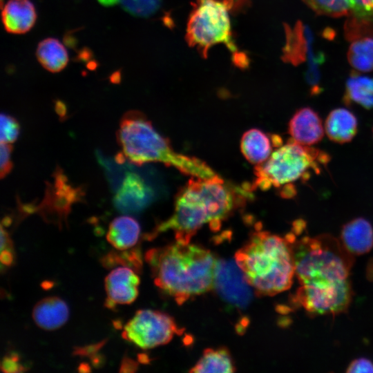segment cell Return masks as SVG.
I'll return each instance as SVG.
<instances>
[{"mask_svg": "<svg viewBox=\"0 0 373 373\" xmlns=\"http://www.w3.org/2000/svg\"><path fill=\"white\" fill-rule=\"evenodd\" d=\"M104 341L99 343L93 345H88L86 347H77L75 350V354L80 356H88L90 354H95L97 350L103 345Z\"/></svg>", "mask_w": 373, "mask_h": 373, "instance_id": "cell-34", "label": "cell"}, {"mask_svg": "<svg viewBox=\"0 0 373 373\" xmlns=\"http://www.w3.org/2000/svg\"><path fill=\"white\" fill-rule=\"evenodd\" d=\"M1 166L0 175L3 179L7 176L12 169L11 153L12 147L10 144L1 142Z\"/></svg>", "mask_w": 373, "mask_h": 373, "instance_id": "cell-31", "label": "cell"}, {"mask_svg": "<svg viewBox=\"0 0 373 373\" xmlns=\"http://www.w3.org/2000/svg\"><path fill=\"white\" fill-rule=\"evenodd\" d=\"M236 367L232 358L225 348L204 350L198 363L191 368V372H233Z\"/></svg>", "mask_w": 373, "mask_h": 373, "instance_id": "cell-22", "label": "cell"}, {"mask_svg": "<svg viewBox=\"0 0 373 373\" xmlns=\"http://www.w3.org/2000/svg\"><path fill=\"white\" fill-rule=\"evenodd\" d=\"M329 160L327 153L291 139L274 151L266 161L255 166V180L251 189L267 191L299 179L307 180L312 171L319 174L321 166Z\"/></svg>", "mask_w": 373, "mask_h": 373, "instance_id": "cell-6", "label": "cell"}, {"mask_svg": "<svg viewBox=\"0 0 373 373\" xmlns=\"http://www.w3.org/2000/svg\"><path fill=\"white\" fill-rule=\"evenodd\" d=\"M140 232V224L135 219L128 216H121L110 223L106 239L117 250H126L137 244Z\"/></svg>", "mask_w": 373, "mask_h": 373, "instance_id": "cell-17", "label": "cell"}, {"mask_svg": "<svg viewBox=\"0 0 373 373\" xmlns=\"http://www.w3.org/2000/svg\"><path fill=\"white\" fill-rule=\"evenodd\" d=\"M117 140L121 149L116 157L118 163L127 161L141 166L160 162L195 178L210 180L220 176L200 159L175 151L169 140L139 111H131L123 115Z\"/></svg>", "mask_w": 373, "mask_h": 373, "instance_id": "cell-5", "label": "cell"}, {"mask_svg": "<svg viewBox=\"0 0 373 373\" xmlns=\"http://www.w3.org/2000/svg\"><path fill=\"white\" fill-rule=\"evenodd\" d=\"M123 8L131 15L147 17L160 8L162 0H120Z\"/></svg>", "mask_w": 373, "mask_h": 373, "instance_id": "cell-28", "label": "cell"}, {"mask_svg": "<svg viewBox=\"0 0 373 373\" xmlns=\"http://www.w3.org/2000/svg\"><path fill=\"white\" fill-rule=\"evenodd\" d=\"M250 287L237 263L231 260H217L213 287L223 300L243 309L252 298Z\"/></svg>", "mask_w": 373, "mask_h": 373, "instance_id": "cell-9", "label": "cell"}, {"mask_svg": "<svg viewBox=\"0 0 373 373\" xmlns=\"http://www.w3.org/2000/svg\"><path fill=\"white\" fill-rule=\"evenodd\" d=\"M325 130L328 138L336 143L352 140L358 131V121L352 112L344 108L332 110L327 117Z\"/></svg>", "mask_w": 373, "mask_h": 373, "instance_id": "cell-16", "label": "cell"}, {"mask_svg": "<svg viewBox=\"0 0 373 373\" xmlns=\"http://www.w3.org/2000/svg\"><path fill=\"white\" fill-rule=\"evenodd\" d=\"M247 190L228 184L220 178H192L179 191L171 216L156 229L157 233L172 230L176 242L188 244L205 224L216 231L243 202Z\"/></svg>", "mask_w": 373, "mask_h": 373, "instance_id": "cell-2", "label": "cell"}, {"mask_svg": "<svg viewBox=\"0 0 373 373\" xmlns=\"http://www.w3.org/2000/svg\"><path fill=\"white\" fill-rule=\"evenodd\" d=\"M230 10L225 0H196L189 16L186 41L204 57L213 46L224 44L232 54L235 64L245 67L248 64L247 57L238 50L233 39Z\"/></svg>", "mask_w": 373, "mask_h": 373, "instance_id": "cell-7", "label": "cell"}, {"mask_svg": "<svg viewBox=\"0 0 373 373\" xmlns=\"http://www.w3.org/2000/svg\"><path fill=\"white\" fill-rule=\"evenodd\" d=\"M347 60L359 71L373 70V39L364 37L353 41L348 49Z\"/></svg>", "mask_w": 373, "mask_h": 373, "instance_id": "cell-23", "label": "cell"}, {"mask_svg": "<svg viewBox=\"0 0 373 373\" xmlns=\"http://www.w3.org/2000/svg\"><path fill=\"white\" fill-rule=\"evenodd\" d=\"M151 191L136 173H127L113 199L115 207L123 213L140 211L149 203Z\"/></svg>", "mask_w": 373, "mask_h": 373, "instance_id": "cell-11", "label": "cell"}, {"mask_svg": "<svg viewBox=\"0 0 373 373\" xmlns=\"http://www.w3.org/2000/svg\"><path fill=\"white\" fill-rule=\"evenodd\" d=\"M370 1H372V2H373V0H370Z\"/></svg>", "mask_w": 373, "mask_h": 373, "instance_id": "cell-39", "label": "cell"}, {"mask_svg": "<svg viewBox=\"0 0 373 373\" xmlns=\"http://www.w3.org/2000/svg\"><path fill=\"white\" fill-rule=\"evenodd\" d=\"M145 259L155 284L178 304L213 288L217 260L202 247L176 242L148 251Z\"/></svg>", "mask_w": 373, "mask_h": 373, "instance_id": "cell-3", "label": "cell"}, {"mask_svg": "<svg viewBox=\"0 0 373 373\" xmlns=\"http://www.w3.org/2000/svg\"><path fill=\"white\" fill-rule=\"evenodd\" d=\"M286 44L283 50V60L294 66L307 61L310 28L298 21L291 28L285 25Z\"/></svg>", "mask_w": 373, "mask_h": 373, "instance_id": "cell-18", "label": "cell"}, {"mask_svg": "<svg viewBox=\"0 0 373 373\" xmlns=\"http://www.w3.org/2000/svg\"><path fill=\"white\" fill-rule=\"evenodd\" d=\"M344 103L359 104L366 109L373 108V78L352 74L347 79Z\"/></svg>", "mask_w": 373, "mask_h": 373, "instance_id": "cell-21", "label": "cell"}, {"mask_svg": "<svg viewBox=\"0 0 373 373\" xmlns=\"http://www.w3.org/2000/svg\"><path fill=\"white\" fill-rule=\"evenodd\" d=\"M316 14L332 17L347 16L350 12V0H303Z\"/></svg>", "mask_w": 373, "mask_h": 373, "instance_id": "cell-26", "label": "cell"}, {"mask_svg": "<svg viewBox=\"0 0 373 373\" xmlns=\"http://www.w3.org/2000/svg\"><path fill=\"white\" fill-rule=\"evenodd\" d=\"M39 64L50 73H59L66 68L68 55L65 46L57 39L48 37L41 41L36 49Z\"/></svg>", "mask_w": 373, "mask_h": 373, "instance_id": "cell-19", "label": "cell"}, {"mask_svg": "<svg viewBox=\"0 0 373 373\" xmlns=\"http://www.w3.org/2000/svg\"><path fill=\"white\" fill-rule=\"evenodd\" d=\"M1 18L8 32L21 35L34 26L37 12L30 0H8L2 9Z\"/></svg>", "mask_w": 373, "mask_h": 373, "instance_id": "cell-13", "label": "cell"}, {"mask_svg": "<svg viewBox=\"0 0 373 373\" xmlns=\"http://www.w3.org/2000/svg\"><path fill=\"white\" fill-rule=\"evenodd\" d=\"M271 139L262 131L253 128L244 133L240 142L241 151L251 164H259L271 154Z\"/></svg>", "mask_w": 373, "mask_h": 373, "instance_id": "cell-20", "label": "cell"}, {"mask_svg": "<svg viewBox=\"0 0 373 373\" xmlns=\"http://www.w3.org/2000/svg\"><path fill=\"white\" fill-rule=\"evenodd\" d=\"M182 330L168 314L142 309L124 325L122 336L142 349H151L169 343Z\"/></svg>", "mask_w": 373, "mask_h": 373, "instance_id": "cell-8", "label": "cell"}, {"mask_svg": "<svg viewBox=\"0 0 373 373\" xmlns=\"http://www.w3.org/2000/svg\"><path fill=\"white\" fill-rule=\"evenodd\" d=\"M307 69L305 73V79L309 86V92L312 95H317L322 90L321 82L320 66L325 61L323 52H315L313 46H310L307 55Z\"/></svg>", "mask_w": 373, "mask_h": 373, "instance_id": "cell-25", "label": "cell"}, {"mask_svg": "<svg viewBox=\"0 0 373 373\" xmlns=\"http://www.w3.org/2000/svg\"><path fill=\"white\" fill-rule=\"evenodd\" d=\"M102 262L106 267L120 265L122 267H130L136 272L142 267L141 255L137 249L111 251L102 258Z\"/></svg>", "mask_w": 373, "mask_h": 373, "instance_id": "cell-27", "label": "cell"}, {"mask_svg": "<svg viewBox=\"0 0 373 373\" xmlns=\"http://www.w3.org/2000/svg\"><path fill=\"white\" fill-rule=\"evenodd\" d=\"M20 133V126L18 121L12 116L6 113L1 114V142L11 144L15 142Z\"/></svg>", "mask_w": 373, "mask_h": 373, "instance_id": "cell-29", "label": "cell"}, {"mask_svg": "<svg viewBox=\"0 0 373 373\" xmlns=\"http://www.w3.org/2000/svg\"><path fill=\"white\" fill-rule=\"evenodd\" d=\"M69 309L64 300L57 296L44 298L37 302L32 310V318L41 329L53 330L67 321Z\"/></svg>", "mask_w": 373, "mask_h": 373, "instance_id": "cell-15", "label": "cell"}, {"mask_svg": "<svg viewBox=\"0 0 373 373\" xmlns=\"http://www.w3.org/2000/svg\"><path fill=\"white\" fill-rule=\"evenodd\" d=\"M104 6H112L119 3L120 0H97Z\"/></svg>", "mask_w": 373, "mask_h": 373, "instance_id": "cell-38", "label": "cell"}, {"mask_svg": "<svg viewBox=\"0 0 373 373\" xmlns=\"http://www.w3.org/2000/svg\"><path fill=\"white\" fill-rule=\"evenodd\" d=\"M139 284L140 278L133 269L122 266L113 269L105 278L106 306L113 308L133 303L137 297Z\"/></svg>", "mask_w": 373, "mask_h": 373, "instance_id": "cell-10", "label": "cell"}, {"mask_svg": "<svg viewBox=\"0 0 373 373\" xmlns=\"http://www.w3.org/2000/svg\"><path fill=\"white\" fill-rule=\"evenodd\" d=\"M344 26L345 38L354 41L364 37H373V13L364 16L348 15Z\"/></svg>", "mask_w": 373, "mask_h": 373, "instance_id": "cell-24", "label": "cell"}, {"mask_svg": "<svg viewBox=\"0 0 373 373\" xmlns=\"http://www.w3.org/2000/svg\"><path fill=\"white\" fill-rule=\"evenodd\" d=\"M295 238L294 232L283 238L258 230L236 252V262L257 294L274 296L291 287L295 276Z\"/></svg>", "mask_w": 373, "mask_h": 373, "instance_id": "cell-4", "label": "cell"}, {"mask_svg": "<svg viewBox=\"0 0 373 373\" xmlns=\"http://www.w3.org/2000/svg\"><path fill=\"white\" fill-rule=\"evenodd\" d=\"M9 223L10 218H5L2 220L1 227V262L5 266H10L14 260L12 242L6 230V227Z\"/></svg>", "mask_w": 373, "mask_h": 373, "instance_id": "cell-30", "label": "cell"}, {"mask_svg": "<svg viewBox=\"0 0 373 373\" xmlns=\"http://www.w3.org/2000/svg\"><path fill=\"white\" fill-rule=\"evenodd\" d=\"M346 372H373V363L366 358H358L348 365Z\"/></svg>", "mask_w": 373, "mask_h": 373, "instance_id": "cell-33", "label": "cell"}, {"mask_svg": "<svg viewBox=\"0 0 373 373\" xmlns=\"http://www.w3.org/2000/svg\"><path fill=\"white\" fill-rule=\"evenodd\" d=\"M288 132L292 140L305 146L318 143L324 135L321 118L309 107L296 111L289 122Z\"/></svg>", "mask_w": 373, "mask_h": 373, "instance_id": "cell-12", "label": "cell"}, {"mask_svg": "<svg viewBox=\"0 0 373 373\" xmlns=\"http://www.w3.org/2000/svg\"><path fill=\"white\" fill-rule=\"evenodd\" d=\"M1 370L4 372H21L26 370L19 360V357L15 353H11L5 356L1 364Z\"/></svg>", "mask_w": 373, "mask_h": 373, "instance_id": "cell-32", "label": "cell"}, {"mask_svg": "<svg viewBox=\"0 0 373 373\" xmlns=\"http://www.w3.org/2000/svg\"><path fill=\"white\" fill-rule=\"evenodd\" d=\"M228 3L230 10H240L245 5L248 4L249 0H225Z\"/></svg>", "mask_w": 373, "mask_h": 373, "instance_id": "cell-36", "label": "cell"}, {"mask_svg": "<svg viewBox=\"0 0 373 373\" xmlns=\"http://www.w3.org/2000/svg\"><path fill=\"white\" fill-rule=\"evenodd\" d=\"M93 55L92 52L86 48L82 49L77 57L78 61H88Z\"/></svg>", "mask_w": 373, "mask_h": 373, "instance_id": "cell-37", "label": "cell"}, {"mask_svg": "<svg viewBox=\"0 0 373 373\" xmlns=\"http://www.w3.org/2000/svg\"><path fill=\"white\" fill-rule=\"evenodd\" d=\"M340 241L353 256L367 254L373 248V227L363 218L352 219L343 226Z\"/></svg>", "mask_w": 373, "mask_h": 373, "instance_id": "cell-14", "label": "cell"}, {"mask_svg": "<svg viewBox=\"0 0 373 373\" xmlns=\"http://www.w3.org/2000/svg\"><path fill=\"white\" fill-rule=\"evenodd\" d=\"M292 249L300 285L292 303L312 316L346 312L353 296L350 274L354 256L329 234L296 238Z\"/></svg>", "mask_w": 373, "mask_h": 373, "instance_id": "cell-1", "label": "cell"}, {"mask_svg": "<svg viewBox=\"0 0 373 373\" xmlns=\"http://www.w3.org/2000/svg\"><path fill=\"white\" fill-rule=\"evenodd\" d=\"M137 365L131 358H124L122 362L120 372H135L137 370Z\"/></svg>", "mask_w": 373, "mask_h": 373, "instance_id": "cell-35", "label": "cell"}]
</instances>
